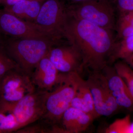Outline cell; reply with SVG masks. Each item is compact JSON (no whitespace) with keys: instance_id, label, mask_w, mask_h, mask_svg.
<instances>
[{"instance_id":"cell-7","label":"cell","mask_w":133,"mask_h":133,"mask_svg":"<svg viewBox=\"0 0 133 133\" xmlns=\"http://www.w3.org/2000/svg\"><path fill=\"white\" fill-rule=\"evenodd\" d=\"M48 92L36 88L15 103L14 111L19 129L35 122L42 117Z\"/></svg>"},{"instance_id":"cell-28","label":"cell","mask_w":133,"mask_h":133,"mask_svg":"<svg viewBox=\"0 0 133 133\" xmlns=\"http://www.w3.org/2000/svg\"><path fill=\"white\" fill-rule=\"evenodd\" d=\"M41 1H42V0H41Z\"/></svg>"},{"instance_id":"cell-2","label":"cell","mask_w":133,"mask_h":133,"mask_svg":"<svg viewBox=\"0 0 133 133\" xmlns=\"http://www.w3.org/2000/svg\"><path fill=\"white\" fill-rule=\"evenodd\" d=\"M8 54L19 68L31 76L51 48L58 44L50 38H14L4 43Z\"/></svg>"},{"instance_id":"cell-25","label":"cell","mask_w":133,"mask_h":133,"mask_svg":"<svg viewBox=\"0 0 133 133\" xmlns=\"http://www.w3.org/2000/svg\"><path fill=\"white\" fill-rule=\"evenodd\" d=\"M64 1L65 0H64ZM70 3V5L72 4H77V3H80L85 2L88 1H91V0H65Z\"/></svg>"},{"instance_id":"cell-15","label":"cell","mask_w":133,"mask_h":133,"mask_svg":"<svg viewBox=\"0 0 133 133\" xmlns=\"http://www.w3.org/2000/svg\"><path fill=\"white\" fill-rule=\"evenodd\" d=\"M42 3L41 0H23L3 9L22 20L33 22L38 16Z\"/></svg>"},{"instance_id":"cell-16","label":"cell","mask_w":133,"mask_h":133,"mask_svg":"<svg viewBox=\"0 0 133 133\" xmlns=\"http://www.w3.org/2000/svg\"><path fill=\"white\" fill-rule=\"evenodd\" d=\"M14 104L0 101V133H16L20 129L14 113Z\"/></svg>"},{"instance_id":"cell-11","label":"cell","mask_w":133,"mask_h":133,"mask_svg":"<svg viewBox=\"0 0 133 133\" xmlns=\"http://www.w3.org/2000/svg\"><path fill=\"white\" fill-rule=\"evenodd\" d=\"M64 74L58 70L46 56L36 65L31 78L36 88L50 91L60 82Z\"/></svg>"},{"instance_id":"cell-13","label":"cell","mask_w":133,"mask_h":133,"mask_svg":"<svg viewBox=\"0 0 133 133\" xmlns=\"http://www.w3.org/2000/svg\"><path fill=\"white\" fill-rule=\"evenodd\" d=\"M95 119L91 115L70 106L63 115L61 126L64 133H81L86 131Z\"/></svg>"},{"instance_id":"cell-12","label":"cell","mask_w":133,"mask_h":133,"mask_svg":"<svg viewBox=\"0 0 133 133\" xmlns=\"http://www.w3.org/2000/svg\"><path fill=\"white\" fill-rule=\"evenodd\" d=\"M119 107L133 112V97L113 66L108 64L101 71Z\"/></svg>"},{"instance_id":"cell-23","label":"cell","mask_w":133,"mask_h":133,"mask_svg":"<svg viewBox=\"0 0 133 133\" xmlns=\"http://www.w3.org/2000/svg\"><path fill=\"white\" fill-rule=\"evenodd\" d=\"M22 1L23 0H0V4L3 5L4 8L9 7Z\"/></svg>"},{"instance_id":"cell-3","label":"cell","mask_w":133,"mask_h":133,"mask_svg":"<svg viewBox=\"0 0 133 133\" xmlns=\"http://www.w3.org/2000/svg\"><path fill=\"white\" fill-rule=\"evenodd\" d=\"M76 72L64 74L61 81L48 92L45 111L40 120L54 129L62 128L61 121L65 112L71 105L76 90Z\"/></svg>"},{"instance_id":"cell-8","label":"cell","mask_w":133,"mask_h":133,"mask_svg":"<svg viewBox=\"0 0 133 133\" xmlns=\"http://www.w3.org/2000/svg\"><path fill=\"white\" fill-rule=\"evenodd\" d=\"M86 80L92 95L95 111L99 116H110L120 108L102 72H91Z\"/></svg>"},{"instance_id":"cell-14","label":"cell","mask_w":133,"mask_h":133,"mask_svg":"<svg viewBox=\"0 0 133 133\" xmlns=\"http://www.w3.org/2000/svg\"><path fill=\"white\" fill-rule=\"evenodd\" d=\"M76 90L71 106L85 112L96 118L99 117L95 111L90 90L86 80L80 74L75 73Z\"/></svg>"},{"instance_id":"cell-6","label":"cell","mask_w":133,"mask_h":133,"mask_svg":"<svg viewBox=\"0 0 133 133\" xmlns=\"http://www.w3.org/2000/svg\"><path fill=\"white\" fill-rule=\"evenodd\" d=\"M36 88L31 76L19 67L10 71L0 81V101L15 103Z\"/></svg>"},{"instance_id":"cell-18","label":"cell","mask_w":133,"mask_h":133,"mask_svg":"<svg viewBox=\"0 0 133 133\" xmlns=\"http://www.w3.org/2000/svg\"><path fill=\"white\" fill-rule=\"evenodd\" d=\"M133 53V35L127 38L116 40L109 63H114L118 60H125Z\"/></svg>"},{"instance_id":"cell-9","label":"cell","mask_w":133,"mask_h":133,"mask_svg":"<svg viewBox=\"0 0 133 133\" xmlns=\"http://www.w3.org/2000/svg\"><path fill=\"white\" fill-rule=\"evenodd\" d=\"M56 44L50 49L47 56L61 73L76 72L81 75L85 68L82 56L77 49L68 45Z\"/></svg>"},{"instance_id":"cell-21","label":"cell","mask_w":133,"mask_h":133,"mask_svg":"<svg viewBox=\"0 0 133 133\" xmlns=\"http://www.w3.org/2000/svg\"><path fill=\"white\" fill-rule=\"evenodd\" d=\"M131 116L127 115L124 118L115 121L107 129L106 133L131 132Z\"/></svg>"},{"instance_id":"cell-24","label":"cell","mask_w":133,"mask_h":133,"mask_svg":"<svg viewBox=\"0 0 133 133\" xmlns=\"http://www.w3.org/2000/svg\"><path fill=\"white\" fill-rule=\"evenodd\" d=\"M123 61L126 62L133 69V53L127 59Z\"/></svg>"},{"instance_id":"cell-10","label":"cell","mask_w":133,"mask_h":133,"mask_svg":"<svg viewBox=\"0 0 133 133\" xmlns=\"http://www.w3.org/2000/svg\"><path fill=\"white\" fill-rule=\"evenodd\" d=\"M0 31L14 38H48L54 41L32 22L22 20L4 9L0 11Z\"/></svg>"},{"instance_id":"cell-1","label":"cell","mask_w":133,"mask_h":133,"mask_svg":"<svg viewBox=\"0 0 133 133\" xmlns=\"http://www.w3.org/2000/svg\"><path fill=\"white\" fill-rule=\"evenodd\" d=\"M64 38L77 49L85 68L91 72L101 71L109 64L116 41L112 30L68 14Z\"/></svg>"},{"instance_id":"cell-19","label":"cell","mask_w":133,"mask_h":133,"mask_svg":"<svg viewBox=\"0 0 133 133\" xmlns=\"http://www.w3.org/2000/svg\"><path fill=\"white\" fill-rule=\"evenodd\" d=\"M114 64L116 72L123 79L133 97V69L123 60H118Z\"/></svg>"},{"instance_id":"cell-22","label":"cell","mask_w":133,"mask_h":133,"mask_svg":"<svg viewBox=\"0 0 133 133\" xmlns=\"http://www.w3.org/2000/svg\"><path fill=\"white\" fill-rule=\"evenodd\" d=\"M112 2L119 14L133 11V0H112Z\"/></svg>"},{"instance_id":"cell-26","label":"cell","mask_w":133,"mask_h":133,"mask_svg":"<svg viewBox=\"0 0 133 133\" xmlns=\"http://www.w3.org/2000/svg\"><path fill=\"white\" fill-rule=\"evenodd\" d=\"M133 132V123H132V126H131V132Z\"/></svg>"},{"instance_id":"cell-20","label":"cell","mask_w":133,"mask_h":133,"mask_svg":"<svg viewBox=\"0 0 133 133\" xmlns=\"http://www.w3.org/2000/svg\"><path fill=\"white\" fill-rule=\"evenodd\" d=\"M18 67L16 63L8 54L4 44L0 42V78L10 71Z\"/></svg>"},{"instance_id":"cell-5","label":"cell","mask_w":133,"mask_h":133,"mask_svg":"<svg viewBox=\"0 0 133 133\" xmlns=\"http://www.w3.org/2000/svg\"><path fill=\"white\" fill-rule=\"evenodd\" d=\"M67 17V6L64 0H46L43 2L38 16L32 23L59 43L64 38Z\"/></svg>"},{"instance_id":"cell-4","label":"cell","mask_w":133,"mask_h":133,"mask_svg":"<svg viewBox=\"0 0 133 133\" xmlns=\"http://www.w3.org/2000/svg\"><path fill=\"white\" fill-rule=\"evenodd\" d=\"M115 10L112 0H91L67 6L70 16L112 31L116 25Z\"/></svg>"},{"instance_id":"cell-27","label":"cell","mask_w":133,"mask_h":133,"mask_svg":"<svg viewBox=\"0 0 133 133\" xmlns=\"http://www.w3.org/2000/svg\"><path fill=\"white\" fill-rule=\"evenodd\" d=\"M1 78H0V81H1Z\"/></svg>"},{"instance_id":"cell-17","label":"cell","mask_w":133,"mask_h":133,"mask_svg":"<svg viewBox=\"0 0 133 133\" xmlns=\"http://www.w3.org/2000/svg\"><path fill=\"white\" fill-rule=\"evenodd\" d=\"M115 30L117 40L133 35V11L119 14L116 21Z\"/></svg>"}]
</instances>
